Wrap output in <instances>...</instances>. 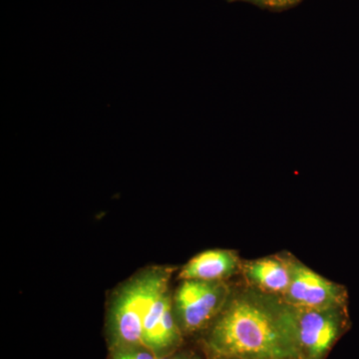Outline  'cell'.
<instances>
[{
    "mask_svg": "<svg viewBox=\"0 0 359 359\" xmlns=\"http://www.w3.org/2000/svg\"><path fill=\"white\" fill-rule=\"evenodd\" d=\"M209 359H301L292 306L233 299L203 332Z\"/></svg>",
    "mask_w": 359,
    "mask_h": 359,
    "instance_id": "obj_1",
    "label": "cell"
},
{
    "mask_svg": "<svg viewBox=\"0 0 359 359\" xmlns=\"http://www.w3.org/2000/svg\"><path fill=\"white\" fill-rule=\"evenodd\" d=\"M170 273L166 268L146 269L116 290L106 318L109 349L143 344L144 318L156 297L168 290Z\"/></svg>",
    "mask_w": 359,
    "mask_h": 359,
    "instance_id": "obj_2",
    "label": "cell"
},
{
    "mask_svg": "<svg viewBox=\"0 0 359 359\" xmlns=\"http://www.w3.org/2000/svg\"><path fill=\"white\" fill-rule=\"evenodd\" d=\"M228 290L222 282L187 280L175 294V318L184 337L204 332L221 313Z\"/></svg>",
    "mask_w": 359,
    "mask_h": 359,
    "instance_id": "obj_3",
    "label": "cell"
},
{
    "mask_svg": "<svg viewBox=\"0 0 359 359\" xmlns=\"http://www.w3.org/2000/svg\"><path fill=\"white\" fill-rule=\"evenodd\" d=\"M294 318L301 359H327L328 353L348 328L342 306L294 308Z\"/></svg>",
    "mask_w": 359,
    "mask_h": 359,
    "instance_id": "obj_4",
    "label": "cell"
},
{
    "mask_svg": "<svg viewBox=\"0 0 359 359\" xmlns=\"http://www.w3.org/2000/svg\"><path fill=\"white\" fill-rule=\"evenodd\" d=\"M290 283L285 297L292 306L302 309H325L342 306V290L299 264H290Z\"/></svg>",
    "mask_w": 359,
    "mask_h": 359,
    "instance_id": "obj_5",
    "label": "cell"
},
{
    "mask_svg": "<svg viewBox=\"0 0 359 359\" xmlns=\"http://www.w3.org/2000/svg\"><path fill=\"white\" fill-rule=\"evenodd\" d=\"M238 266V257L230 250H207L194 257L182 269L180 278L183 280L222 282L224 278L233 275Z\"/></svg>",
    "mask_w": 359,
    "mask_h": 359,
    "instance_id": "obj_6",
    "label": "cell"
},
{
    "mask_svg": "<svg viewBox=\"0 0 359 359\" xmlns=\"http://www.w3.org/2000/svg\"><path fill=\"white\" fill-rule=\"evenodd\" d=\"M250 282L269 292H285L290 283V264L276 259H257L245 266Z\"/></svg>",
    "mask_w": 359,
    "mask_h": 359,
    "instance_id": "obj_7",
    "label": "cell"
},
{
    "mask_svg": "<svg viewBox=\"0 0 359 359\" xmlns=\"http://www.w3.org/2000/svg\"><path fill=\"white\" fill-rule=\"evenodd\" d=\"M172 304L171 295L169 290L161 292L149 306L143 321V335H142V344L152 351L154 344L158 328H159L163 314L169 304Z\"/></svg>",
    "mask_w": 359,
    "mask_h": 359,
    "instance_id": "obj_8",
    "label": "cell"
},
{
    "mask_svg": "<svg viewBox=\"0 0 359 359\" xmlns=\"http://www.w3.org/2000/svg\"><path fill=\"white\" fill-rule=\"evenodd\" d=\"M109 359H158L144 344H133L109 349Z\"/></svg>",
    "mask_w": 359,
    "mask_h": 359,
    "instance_id": "obj_9",
    "label": "cell"
},
{
    "mask_svg": "<svg viewBox=\"0 0 359 359\" xmlns=\"http://www.w3.org/2000/svg\"><path fill=\"white\" fill-rule=\"evenodd\" d=\"M158 359H209L208 356H202L198 353L193 351H182L181 347L172 353L162 356Z\"/></svg>",
    "mask_w": 359,
    "mask_h": 359,
    "instance_id": "obj_10",
    "label": "cell"
},
{
    "mask_svg": "<svg viewBox=\"0 0 359 359\" xmlns=\"http://www.w3.org/2000/svg\"><path fill=\"white\" fill-rule=\"evenodd\" d=\"M299 1V0H273V4L271 6L280 7L290 6V4H294V2Z\"/></svg>",
    "mask_w": 359,
    "mask_h": 359,
    "instance_id": "obj_11",
    "label": "cell"
},
{
    "mask_svg": "<svg viewBox=\"0 0 359 359\" xmlns=\"http://www.w3.org/2000/svg\"><path fill=\"white\" fill-rule=\"evenodd\" d=\"M245 1L257 2V4H266V6H271V4H273V0H245Z\"/></svg>",
    "mask_w": 359,
    "mask_h": 359,
    "instance_id": "obj_12",
    "label": "cell"
},
{
    "mask_svg": "<svg viewBox=\"0 0 359 359\" xmlns=\"http://www.w3.org/2000/svg\"><path fill=\"white\" fill-rule=\"evenodd\" d=\"M219 359H243V358H219Z\"/></svg>",
    "mask_w": 359,
    "mask_h": 359,
    "instance_id": "obj_13",
    "label": "cell"
}]
</instances>
